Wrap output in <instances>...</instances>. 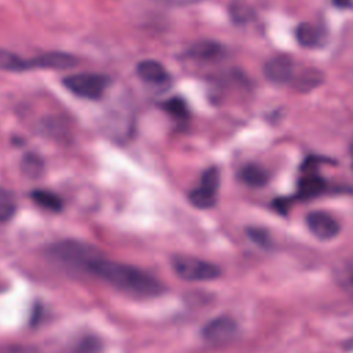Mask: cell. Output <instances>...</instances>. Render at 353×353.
Listing matches in <instances>:
<instances>
[{"instance_id": "9", "label": "cell", "mask_w": 353, "mask_h": 353, "mask_svg": "<svg viewBox=\"0 0 353 353\" xmlns=\"http://www.w3.org/2000/svg\"><path fill=\"white\" fill-rule=\"evenodd\" d=\"M265 76L268 77V80L273 81V83H290L294 77V62L290 57L285 55H277L270 58L266 65H265Z\"/></svg>"}, {"instance_id": "19", "label": "cell", "mask_w": 353, "mask_h": 353, "mask_svg": "<svg viewBox=\"0 0 353 353\" xmlns=\"http://www.w3.org/2000/svg\"><path fill=\"white\" fill-rule=\"evenodd\" d=\"M230 14L236 22H245L251 15V10L245 3L236 0L230 4Z\"/></svg>"}, {"instance_id": "21", "label": "cell", "mask_w": 353, "mask_h": 353, "mask_svg": "<svg viewBox=\"0 0 353 353\" xmlns=\"http://www.w3.org/2000/svg\"><path fill=\"white\" fill-rule=\"evenodd\" d=\"M250 236L251 239L256 243V244H261V245H268L269 244V236L265 230H261V229H250Z\"/></svg>"}, {"instance_id": "8", "label": "cell", "mask_w": 353, "mask_h": 353, "mask_svg": "<svg viewBox=\"0 0 353 353\" xmlns=\"http://www.w3.org/2000/svg\"><path fill=\"white\" fill-rule=\"evenodd\" d=\"M309 230L320 240H331L339 233L338 221L325 211H313L306 216Z\"/></svg>"}, {"instance_id": "14", "label": "cell", "mask_w": 353, "mask_h": 353, "mask_svg": "<svg viewBox=\"0 0 353 353\" xmlns=\"http://www.w3.org/2000/svg\"><path fill=\"white\" fill-rule=\"evenodd\" d=\"M240 179L252 188H259L268 183L269 174L258 164H247L240 170Z\"/></svg>"}, {"instance_id": "11", "label": "cell", "mask_w": 353, "mask_h": 353, "mask_svg": "<svg viewBox=\"0 0 353 353\" xmlns=\"http://www.w3.org/2000/svg\"><path fill=\"white\" fill-rule=\"evenodd\" d=\"M325 189V181L314 172V170H305V175L298 183V197L307 200L319 196Z\"/></svg>"}, {"instance_id": "13", "label": "cell", "mask_w": 353, "mask_h": 353, "mask_svg": "<svg viewBox=\"0 0 353 353\" xmlns=\"http://www.w3.org/2000/svg\"><path fill=\"white\" fill-rule=\"evenodd\" d=\"M30 197L32 200L41 208L52 211V212H59L63 207V201L62 199L50 190L46 189H34L30 192Z\"/></svg>"}, {"instance_id": "4", "label": "cell", "mask_w": 353, "mask_h": 353, "mask_svg": "<svg viewBox=\"0 0 353 353\" xmlns=\"http://www.w3.org/2000/svg\"><path fill=\"white\" fill-rule=\"evenodd\" d=\"M62 84L80 98L99 99L109 87L110 79L101 73H74L63 77Z\"/></svg>"}, {"instance_id": "5", "label": "cell", "mask_w": 353, "mask_h": 353, "mask_svg": "<svg viewBox=\"0 0 353 353\" xmlns=\"http://www.w3.org/2000/svg\"><path fill=\"white\" fill-rule=\"evenodd\" d=\"M172 268L175 273L188 281H208L215 280L221 274V269L204 259L188 256V255H176L172 258Z\"/></svg>"}, {"instance_id": "12", "label": "cell", "mask_w": 353, "mask_h": 353, "mask_svg": "<svg viewBox=\"0 0 353 353\" xmlns=\"http://www.w3.org/2000/svg\"><path fill=\"white\" fill-rule=\"evenodd\" d=\"M295 37L301 46L307 47V48L319 47L324 41L323 30L309 22H303V23L298 25V28L295 29Z\"/></svg>"}, {"instance_id": "17", "label": "cell", "mask_w": 353, "mask_h": 353, "mask_svg": "<svg viewBox=\"0 0 353 353\" xmlns=\"http://www.w3.org/2000/svg\"><path fill=\"white\" fill-rule=\"evenodd\" d=\"M163 108H164L165 112H168L171 116H174L176 119H186L188 117L186 103L181 98H178V97L167 99L163 103Z\"/></svg>"}, {"instance_id": "23", "label": "cell", "mask_w": 353, "mask_h": 353, "mask_svg": "<svg viewBox=\"0 0 353 353\" xmlns=\"http://www.w3.org/2000/svg\"><path fill=\"white\" fill-rule=\"evenodd\" d=\"M332 1L339 8H347V7H350L353 4V0H332Z\"/></svg>"}, {"instance_id": "10", "label": "cell", "mask_w": 353, "mask_h": 353, "mask_svg": "<svg viewBox=\"0 0 353 353\" xmlns=\"http://www.w3.org/2000/svg\"><path fill=\"white\" fill-rule=\"evenodd\" d=\"M137 74L141 80L150 84H163L170 80L167 69L154 59H145L137 65Z\"/></svg>"}, {"instance_id": "20", "label": "cell", "mask_w": 353, "mask_h": 353, "mask_svg": "<svg viewBox=\"0 0 353 353\" xmlns=\"http://www.w3.org/2000/svg\"><path fill=\"white\" fill-rule=\"evenodd\" d=\"M336 280L339 285L353 296V268H343L342 270L338 272Z\"/></svg>"}, {"instance_id": "1", "label": "cell", "mask_w": 353, "mask_h": 353, "mask_svg": "<svg viewBox=\"0 0 353 353\" xmlns=\"http://www.w3.org/2000/svg\"><path fill=\"white\" fill-rule=\"evenodd\" d=\"M85 273H91L112 287L132 296H156L163 291L161 283L152 274L132 265L108 259L102 252L90 262Z\"/></svg>"}, {"instance_id": "2", "label": "cell", "mask_w": 353, "mask_h": 353, "mask_svg": "<svg viewBox=\"0 0 353 353\" xmlns=\"http://www.w3.org/2000/svg\"><path fill=\"white\" fill-rule=\"evenodd\" d=\"M79 63L77 58L68 52L50 51L32 58H23L18 54L0 50V69L7 72H25L32 69H72Z\"/></svg>"}, {"instance_id": "24", "label": "cell", "mask_w": 353, "mask_h": 353, "mask_svg": "<svg viewBox=\"0 0 353 353\" xmlns=\"http://www.w3.org/2000/svg\"><path fill=\"white\" fill-rule=\"evenodd\" d=\"M350 153H352V156H353V139H352V142H350Z\"/></svg>"}, {"instance_id": "18", "label": "cell", "mask_w": 353, "mask_h": 353, "mask_svg": "<svg viewBox=\"0 0 353 353\" xmlns=\"http://www.w3.org/2000/svg\"><path fill=\"white\" fill-rule=\"evenodd\" d=\"M22 170L29 176H37L43 170V161L39 156H36L33 153L26 154L22 160Z\"/></svg>"}, {"instance_id": "22", "label": "cell", "mask_w": 353, "mask_h": 353, "mask_svg": "<svg viewBox=\"0 0 353 353\" xmlns=\"http://www.w3.org/2000/svg\"><path fill=\"white\" fill-rule=\"evenodd\" d=\"M157 1L167 4V6H190V4L199 3L201 0H157Z\"/></svg>"}, {"instance_id": "7", "label": "cell", "mask_w": 353, "mask_h": 353, "mask_svg": "<svg viewBox=\"0 0 353 353\" xmlns=\"http://www.w3.org/2000/svg\"><path fill=\"white\" fill-rule=\"evenodd\" d=\"M237 335V323L228 316H219L210 320L201 328V336L212 345H225Z\"/></svg>"}, {"instance_id": "3", "label": "cell", "mask_w": 353, "mask_h": 353, "mask_svg": "<svg viewBox=\"0 0 353 353\" xmlns=\"http://www.w3.org/2000/svg\"><path fill=\"white\" fill-rule=\"evenodd\" d=\"M50 252L63 265L81 272H85L90 262L101 254L97 247L79 240L58 241L51 247Z\"/></svg>"}, {"instance_id": "15", "label": "cell", "mask_w": 353, "mask_h": 353, "mask_svg": "<svg viewBox=\"0 0 353 353\" xmlns=\"http://www.w3.org/2000/svg\"><path fill=\"white\" fill-rule=\"evenodd\" d=\"M219 47L215 43L211 41H200L194 46H192V48L189 50L190 57L194 58H200V59H207V58H212L216 57L219 52Z\"/></svg>"}, {"instance_id": "6", "label": "cell", "mask_w": 353, "mask_h": 353, "mask_svg": "<svg viewBox=\"0 0 353 353\" xmlns=\"http://www.w3.org/2000/svg\"><path fill=\"white\" fill-rule=\"evenodd\" d=\"M219 186V172L216 168H208L203 172L199 185L189 193L190 203L197 208H211L216 201Z\"/></svg>"}, {"instance_id": "16", "label": "cell", "mask_w": 353, "mask_h": 353, "mask_svg": "<svg viewBox=\"0 0 353 353\" xmlns=\"http://www.w3.org/2000/svg\"><path fill=\"white\" fill-rule=\"evenodd\" d=\"M17 211L15 200L11 194L1 192L0 193V222L10 221Z\"/></svg>"}]
</instances>
